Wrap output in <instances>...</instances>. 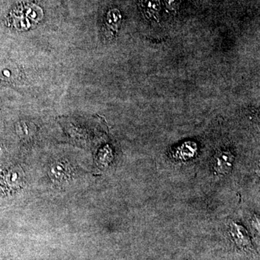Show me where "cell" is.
<instances>
[{"mask_svg": "<svg viewBox=\"0 0 260 260\" xmlns=\"http://www.w3.org/2000/svg\"><path fill=\"white\" fill-rule=\"evenodd\" d=\"M166 3L169 9H176L179 5V0H166Z\"/></svg>", "mask_w": 260, "mask_h": 260, "instance_id": "obj_6", "label": "cell"}, {"mask_svg": "<svg viewBox=\"0 0 260 260\" xmlns=\"http://www.w3.org/2000/svg\"><path fill=\"white\" fill-rule=\"evenodd\" d=\"M234 160H235V157L231 152L225 151V150L218 151V153H215L213 158L214 169L218 174L225 175L232 170Z\"/></svg>", "mask_w": 260, "mask_h": 260, "instance_id": "obj_2", "label": "cell"}, {"mask_svg": "<svg viewBox=\"0 0 260 260\" xmlns=\"http://www.w3.org/2000/svg\"><path fill=\"white\" fill-rule=\"evenodd\" d=\"M230 234L234 242L239 248L250 249L251 247L250 237L247 231L242 225L232 223L230 226Z\"/></svg>", "mask_w": 260, "mask_h": 260, "instance_id": "obj_3", "label": "cell"}, {"mask_svg": "<svg viewBox=\"0 0 260 260\" xmlns=\"http://www.w3.org/2000/svg\"><path fill=\"white\" fill-rule=\"evenodd\" d=\"M143 7L148 18L154 19L158 17L160 9L158 0H143Z\"/></svg>", "mask_w": 260, "mask_h": 260, "instance_id": "obj_5", "label": "cell"}, {"mask_svg": "<svg viewBox=\"0 0 260 260\" xmlns=\"http://www.w3.org/2000/svg\"><path fill=\"white\" fill-rule=\"evenodd\" d=\"M43 18V11L37 5H18L10 13L8 18V25L16 30H24L35 26Z\"/></svg>", "mask_w": 260, "mask_h": 260, "instance_id": "obj_1", "label": "cell"}, {"mask_svg": "<svg viewBox=\"0 0 260 260\" xmlns=\"http://www.w3.org/2000/svg\"><path fill=\"white\" fill-rule=\"evenodd\" d=\"M121 15L117 10H111L107 15V28L109 29L112 37L118 31L119 23H120Z\"/></svg>", "mask_w": 260, "mask_h": 260, "instance_id": "obj_4", "label": "cell"}]
</instances>
